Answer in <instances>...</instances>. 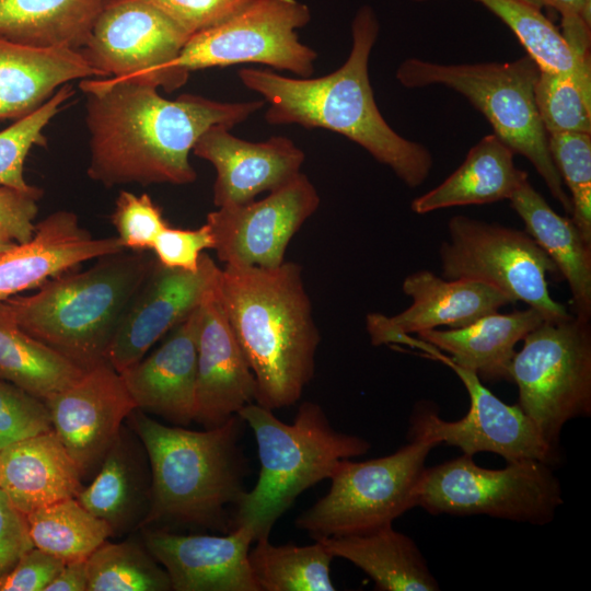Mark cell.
Segmentation results:
<instances>
[{
  "label": "cell",
  "instance_id": "1",
  "mask_svg": "<svg viewBox=\"0 0 591 591\" xmlns=\"http://www.w3.org/2000/svg\"><path fill=\"white\" fill-rule=\"evenodd\" d=\"M80 88L90 135L86 172L105 187L194 183L189 154L200 136L215 125L231 129L265 104L197 94L167 100L153 85L111 78L86 79Z\"/></svg>",
  "mask_w": 591,
  "mask_h": 591
},
{
  "label": "cell",
  "instance_id": "2",
  "mask_svg": "<svg viewBox=\"0 0 591 591\" xmlns=\"http://www.w3.org/2000/svg\"><path fill=\"white\" fill-rule=\"evenodd\" d=\"M352 46L347 60L320 78H290L269 70L242 68V83L260 94L269 124H297L338 132L387 165L408 187L421 185L433 159L421 143L398 135L381 115L369 80L370 53L379 22L370 7H362L352 22Z\"/></svg>",
  "mask_w": 591,
  "mask_h": 591
},
{
  "label": "cell",
  "instance_id": "3",
  "mask_svg": "<svg viewBox=\"0 0 591 591\" xmlns=\"http://www.w3.org/2000/svg\"><path fill=\"white\" fill-rule=\"evenodd\" d=\"M217 294L255 376V403L293 405L314 376L321 341L301 266L225 265Z\"/></svg>",
  "mask_w": 591,
  "mask_h": 591
},
{
  "label": "cell",
  "instance_id": "4",
  "mask_svg": "<svg viewBox=\"0 0 591 591\" xmlns=\"http://www.w3.org/2000/svg\"><path fill=\"white\" fill-rule=\"evenodd\" d=\"M127 419L151 474L150 505L140 529L175 523L229 532L246 491L242 418L235 415L199 431L163 425L137 408Z\"/></svg>",
  "mask_w": 591,
  "mask_h": 591
},
{
  "label": "cell",
  "instance_id": "5",
  "mask_svg": "<svg viewBox=\"0 0 591 591\" xmlns=\"http://www.w3.org/2000/svg\"><path fill=\"white\" fill-rule=\"evenodd\" d=\"M155 258L124 250L82 271H66L30 296L5 300L20 326L83 370L106 351Z\"/></svg>",
  "mask_w": 591,
  "mask_h": 591
},
{
  "label": "cell",
  "instance_id": "6",
  "mask_svg": "<svg viewBox=\"0 0 591 591\" xmlns=\"http://www.w3.org/2000/svg\"><path fill=\"white\" fill-rule=\"evenodd\" d=\"M237 415L255 436L260 467L255 486L234 510L232 528L247 526L254 542L269 538L277 520L303 491L329 479L344 460L371 448L368 440L336 430L314 402H303L292 424L257 403Z\"/></svg>",
  "mask_w": 591,
  "mask_h": 591
},
{
  "label": "cell",
  "instance_id": "7",
  "mask_svg": "<svg viewBox=\"0 0 591 591\" xmlns=\"http://www.w3.org/2000/svg\"><path fill=\"white\" fill-rule=\"evenodd\" d=\"M536 62L526 54L510 62L438 63L404 60L396 79L409 89L443 85L465 96L489 121L494 134L515 154L526 158L552 196L571 216L572 204L548 149L535 103Z\"/></svg>",
  "mask_w": 591,
  "mask_h": 591
},
{
  "label": "cell",
  "instance_id": "8",
  "mask_svg": "<svg viewBox=\"0 0 591 591\" xmlns=\"http://www.w3.org/2000/svg\"><path fill=\"white\" fill-rule=\"evenodd\" d=\"M551 466L524 459L507 462L500 470H488L463 454L425 467L417 488V507L432 514H486L544 525L563 505L561 485Z\"/></svg>",
  "mask_w": 591,
  "mask_h": 591
},
{
  "label": "cell",
  "instance_id": "9",
  "mask_svg": "<svg viewBox=\"0 0 591 591\" xmlns=\"http://www.w3.org/2000/svg\"><path fill=\"white\" fill-rule=\"evenodd\" d=\"M438 444L425 438L392 454L363 461L344 460L326 495L296 520L313 540L369 532L417 507V488L425 462Z\"/></svg>",
  "mask_w": 591,
  "mask_h": 591
},
{
  "label": "cell",
  "instance_id": "10",
  "mask_svg": "<svg viewBox=\"0 0 591 591\" xmlns=\"http://www.w3.org/2000/svg\"><path fill=\"white\" fill-rule=\"evenodd\" d=\"M510 366L518 405L543 439L558 450L563 427L591 415V327L572 315L543 322L523 338Z\"/></svg>",
  "mask_w": 591,
  "mask_h": 591
},
{
  "label": "cell",
  "instance_id": "11",
  "mask_svg": "<svg viewBox=\"0 0 591 591\" xmlns=\"http://www.w3.org/2000/svg\"><path fill=\"white\" fill-rule=\"evenodd\" d=\"M448 232L439 250L443 278L484 282L525 302L545 322L572 316L548 292L546 275L557 274V266L529 234L463 215L450 219Z\"/></svg>",
  "mask_w": 591,
  "mask_h": 591
},
{
  "label": "cell",
  "instance_id": "12",
  "mask_svg": "<svg viewBox=\"0 0 591 591\" xmlns=\"http://www.w3.org/2000/svg\"><path fill=\"white\" fill-rule=\"evenodd\" d=\"M190 35L147 0H108L80 53L100 78L172 92L189 74L175 61Z\"/></svg>",
  "mask_w": 591,
  "mask_h": 591
},
{
  "label": "cell",
  "instance_id": "13",
  "mask_svg": "<svg viewBox=\"0 0 591 591\" xmlns=\"http://www.w3.org/2000/svg\"><path fill=\"white\" fill-rule=\"evenodd\" d=\"M310 19L309 8L297 0H256L228 20L193 34L175 67L189 74L255 62L310 78L317 55L297 33Z\"/></svg>",
  "mask_w": 591,
  "mask_h": 591
},
{
  "label": "cell",
  "instance_id": "14",
  "mask_svg": "<svg viewBox=\"0 0 591 591\" xmlns=\"http://www.w3.org/2000/svg\"><path fill=\"white\" fill-rule=\"evenodd\" d=\"M408 346L424 350L428 357L451 368L470 396L467 414L455 421L440 418L430 408L415 410L410 417V438L456 447L471 456L478 452H493L506 462L533 459L553 465L559 460L558 450L543 439L518 404L503 403L482 384L474 371L455 366L432 345L410 337Z\"/></svg>",
  "mask_w": 591,
  "mask_h": 591
},
{
  "label": "cell",
  "instance_id": "15",
  "mask_svg": "<svg viewBox=\"0 0 591 591\" xmlns=\"http://www.w3.org/2000/svg\"><path fill=\"white\" fill-rule=\"evenodd\" d=\"M320 201L315 186L299 173L264 199L209 212L206 223L219 260L264 268L281 265L291 239L317 210Z\"/></svg>",
  "mask_w": 591,
  "mask_h": 591
},
{
  "label": "cell",
  "instance_id": "16",
  "mask_svg": "<svg viewBox=\"0 0 591 591\" xmlns=\"http://www.w3.org/2000/svg\"><path fill=\"white\" fill-rule=\"evenodd\" d=\"M221 268L202 253L195 271L169 268L155 259L107 351L105 360L123 372L217 291Z\"/></svg>",
  "mask_w": 591,
  "mask_h": 591
},
{
  "label": "cell",
  "instance_id": "17",
  "mask_svg": "<svg viewBox=\"0 0 591 591\" xmlns=\"http://www.w3.org/2000/svg\"><path fill=\"white\" fill-rule=\"evenodd\" d=\"M53 430L82 476L96 468L136 409L120 374L107 362L44 399Z\"/></svg>",
  "mask_w": 591,
  "mask_h": 591
},
{
  "label": "cell",
  "instance_id": "18",
  "mask_svg": "<svg viewBox=\"0 0 591 591\" xmlns=\"http://www.w3.org/2000/svg\"><path fill=\"white\" fill-rule=\"evenodd\" d=\"M141 531L172 590L259 591L248 561L254 535L247 526H234L224 535H183L151 526Z\"/></svg>",
  "mask_w": 591,
  "mask_h": 591
},
{
  "label": "cell",
  "instance_id": "19",
  "mask_svg": "<svg viewBox=\"0 0 591 591\" xmlns=\"http://www.w3.org/2000/svg\"><path fill=\"white\" fill-rule=\"evenodd\" d=\"M403 292L409 308L394 316L367 315V331L374 346L402 344L405 336L438 326L460 328L513 303L497 289L476 280L445 279L429 270L405 278Z\"/></svg>",
  "mask_w": 591,
  "mask_h": 591
},
{
  "label": "cell",
  "instance_id": "20",
  "mask_svg": "<svg viewBox=\"0 0 591 591\" xmlns=\"http://www.w3.org/2000/svg\"><path fill=\"white\" fill-rule=\"evenodd\" d=\"M193 153L216 170L217 208L250 202L293 179L305 154L292 140L275 136L263 142L242 140L224 125L211 126L196 141Z\"/></svg>",
  "mask_w": 591,
  "mask_h": 591
},
{
  "label": "cell",
  "instance_id": "21",
  "mask_svg": "<svg viewBox=\"0 0 591 591\" xmlns=\"http://www.w3.org/2000/svg\"><path fill=\"white\" fill-rule=\"evenodd\" d=\"M257 385L217 291L200 306L194 421L222 425L251 403Z\"/></svg>",
  "mask_w": 591,
  "mask_h": 591
},
{
  "label": "cell",
  "instance_id": "22",
  "mask_svg": "<svg viewBox=\"0 0 591 591\" xmlns=\"http://www.w3.org/2000/svg\"><path fill=\"white\" fill-rule=\"evenodd\" d=\"M124 250L117 236L94 237L74 212H53L36 223L28 242L0 255V301L38 288L81 263Z\"/></svg>",
  "mask_w": 591,
  "mask_h": 591
},
{
  "label": "cell",
  "instance_id": "23",
  "mask_svg": "<svg viewBox=\"0 0 591 591\" xmlns=\"http://www.w3.org/2000/svg\"><path fill=\"white\" fill-rule=\"evenodd\" d=\"M199 316L200 308L150 356L119 373L137 409L175 426L194 421Z\"/></svg>",
  "mask_w": 591,
  "mask_h": 591
},
{
  "label": "cell",
  "instance_id": "24",
  "mask_svg": "<svg viewBox=\"0 0 591 591\" xmlns=\"http://www.w3.org/2000/svg\"><path fill=\"white\" fill-rule=\"evenodd\" d=\"M82 478L53 429L0 450V489L24 514L76 498Z\"/></svg>",
  "mask_w": 591,
  "mask_h": 591
},
{
  "label": "cell",
  "instance_id": "25",
  "mask_svg": "<svg viewBox=\"0 0 591 591\" xmlns=\"http://www.w3.org/2000/svg\"><path fill=\"white\" fill-rule=\"evenodd\" d=\"M97 77L80 50L43 48L0 36V120L20 119L63 84Z\"/></svg>",
  "mask_w": 591,
  "mask_h": 591
},
{
  "label": "cell",
  "instance_id": "26",
  "mask_svg": "<svg viewBox=\"0 0 591 591\" xmlns=\"http://www.w3.org/2000/svg\"><path fill=\"white\" fill-rule=\"evenodd\" d=\"M123 426L101 462L93 482L77 495L92 514L104 520L113 535L140 529L150 505L151 474L146 450Z\"/></svg>",
  "mask_w": 591,
  "mask_h": 591
},
{
  "label": "cell",
  "instance_id": "27",
  "mask_svg": "<svg viewBox=\"0 0 591 591\" xmlns=\"http://www.w3.org/2000/svg\"><path fill=\"white\" fill-rule=\"evenodd\" d=\"M543 322V316L529 308L508 314L495 312L460 328H433L419 332L417 336L445 351L452 363L474 371L479 379L510 380L517 343Z\"/></svg>",
  "mask_w": 591,
  "mask_h": 591
},
{
  "label": "cell",
  "instance_id": "28",
  "mask_svg": "<svg viewBox=\"0 0 591 591\" xmlns=\"http://www.w3.org/2000/svg\"><path fill=\"white\" fill-rule=\"evenodd\" d=\"M525 224L528 234L557 266L568 282L575 316L591 318V243L572 219L561 217L525 179L509 199Z\"/></svg>",
  "mask_w": 591,
  "mask_h": 591
},
{
  "label": "cell",
  "instance_id": "29",
  "mask_svg": "<svg viewBox=\"0 0 591 591\" xmlns=\"http://www.w3.org/2000/svg\"><path fill=\"white\" fill-rule=\"evenodd\" d=\"M513 155L494 132L485 136L449 177L415 198L410 209L424 215L443 208L510 199L528 179V173L515 166Z\"/></svg>",
  "mask_w": 591,
  "mask_h": 591
},
{
  "label": "cell",
  "instance_id": "30",
  "mask_svg": "<svg viewBox=\"0 0 591 591\" xmlns=\"http://www.w3.org/2000/svg\"><path fill=\"white\" fill-rule=\"evenodd\" d=\"M335 557L366 572L381 591H436L439 583L416 543L392 524L349 535L317 538Z\"/></svg>",
  "mask_w": 591,
  "mask_h": 591
},
{
  "label": "cell",
  "instance_id": "31",
  "mask_svg": "<svg viewBox=\"0 0 591 591\" xmlns=\"http://www.w3.org/2000/svg\"><path fill=\"white\" fill-rule=\"evenodd\" d=\"M108 0H0V36L43 48L80 50Z\"/></svg>",
  "mask_w": 591,
  "mask_h": 591
},
{
  "label": "cell",
  "instance_id": "32",
  "mask_svg": "<svg viewBox=\"0 0 591 591\" xmlns=\"http://www.w3.org/2000/svg\"><path fill=\"white\" fill-rule=\"evenodd\" d=\"M82 368L25 332L12 308L0 301V379L42 399L65 389Z\"/></svg>",
  "mask_w": 591,
  "mask_h": 591
},
{
  "label": "cell",
  "instance_id": "33",
  "mask_svg": "<svg viewBox=\"0 0 591 591\" xmlns=\"http://www.w3.org/2000/svg\"><path fill=\"white\" fill-rule=\"evenodd\" d=\"M475 1L514 33L540 70L568 76L586 94L591 95L590 58L576 53L542 10L519 0Z\"/></svg>",
  "mask_w": 591,
  "mask_h": 591
},
{
  "label": "cell",
  "instance_id": "34",
  "mask_svg": "<svg viewBox=\"0 0 591 591\" xmlns=\"http://www.w3.org/2000/svg\"><path fill=\"white\" fill-rule=\"evenodd\" d=\"M248 561L259 591H334L331 564L334 556L323 543L274 545L255 542Z\"/></svg>",
  "mask_w": 591,
  "mask_h": 591
},
{
  "label": "cell",
  "instance_id": "35",
  "mask_svg": "<svg viewBox=\"0 0 591 591\" xmlns=\"http://www.w3.org/2000/svg\"><path fill=\"white\" fill-rule=\"evenodd\" d=\"M25 515L34 546L65 564L85 561L113 535L111 526L86 510L77 498L54 502Z\"/></svg>",
  "mask_w": 591,
  "mask_h": 591
},
{
  "label": "cell",
  "instance_id": "36",
  "mask_svg": "<svg viewBox=\"0 0 591 591\" xmlns=\"http://www.w3.org/2000/svg\"><path fill=\"white\" fill-rule=\"evenodd\" d=\"M86 591H170L166 570L144 544L105 541L86 559Z\"/></svg>",
  "mask_w": 591,
  "mask_h": 591
},
{
  "label": "cell",
  "instance_id": "37",
  "mask_svg": "<svg viewBox=\"0 0 591 591\" xmlns=\"http://www.w3.org/2000/svg\"><path fill=\"white\" fill-rule=\"evenodd\" d=\"M72 95V86L63 84L37 109L0 131V186L34 188L24 177L26 157L34 146H46L44 128Z\"/></svg>",
  "mask_w": 591,
  "mask_h": 591
},
{
  "label": "cell",
  "instance_id": "38",
  "mask_svg": "<svg viewBox=\"0 0 591 591\" xmlns=\"http://www.w3.org/2000/svg\"><path fill=\"white\" fill-rule=\"evenodd\" d=\"M548 149L570 192L571 219L591 243V134H548Z\"/></svg>",
  "mask_w": 591,
  "mask_h": 591
},
{
  "label": "cell",
  "instance_id": "39",
  "mask_svg": "<svg viewBox=\"0 0 591 591\" xmlns=\"http://www.w3.org/2000/svg\"><path fill=\"white\" fill-rule=\"evenodd\" d=\"M534 94L547 134H591V95L570 77L540 70Z\"/></svg>",
  "mask_w": 591,
  "mask_h": 591
},
{
  "label": "cell",
  "instance_id": "40",
  "mask_svg": "<svg viewBox=\"0 0 591 591\" xmlns=\"http://www.w3.org/2000/svg\"><path fill=\"white\" fill-rule=\"evenodd\" d=\"M117 237L125 250L147 252L157 236L169 225L159 207L148 194L121 190L111 216Z\"/></svg>",
  "mask_w": 591,
  "mask_h": 591
},
{
  "label": "cell",
  "instance_id": "41",
  "mask_svg": "<svg viewBox=\"0 0 591 591\" xmlns=\"http://www.w3.org/2000/svg\"><path fill=\"white\" fill-rule=\"evenodd\" d=\"M51 429L44 399L0 379V450Z\"/></svg>",
  "mask_w": 591,
  "mask_h": 591
},
{
  "label": "cell",
  "instance_id": "42",
  "mask_svg": "<svg viewBox=\"0 0 591 591\" xmlns=\"http://www.w3.org/2000/svg\"><path fill=\"white\" fill-rule=\"evenodd\" d=\"M215 241L207 223L198 229L164 228L151 251L159 264L169 268L195 271L206 250H213Z\"/></svg>",
  "mask_w": 591,
  "mask_h": 591
},
{
  "label": "cell",
  "instance_id": "43",
  "mask_svg": "<svg viewBox=\"0 0 591 591\" xmlns=\"http://www.w3.org/2000/svg\"><path fill=\"white\" fill-rule=\"evenodd\" d=\"M190 36L236 14L256 0H147Z\"/></svg>",
  "mask_w": 591,
  "mask_h": 591
},
{
  "label": "cell",
  "instance_id": "44",
  "mask_svg": "<svg viewBox=\"0 0 591 591\" xmlns=\"http://www.w3.org/2000/svg\"><path fill=\"white\" fill-rule=\"evenodd\" d=\"M42 195L36 186L31 190L0 186V232L18 244L28 242L35 232Z\"/></svg>",
  "mask_w": 591,
  "mask_h": 591
},
{
  "label": "cell",
  "instance_id": "45",
  "mask_svg": "<svg viewBox=\"0 0 591 591\" xmlns=\"http://www.w3.org/2000/svg\"><path fill=\"white\" fill-rule=\"evenodd\" d=\"M63 565L58 557L34 546L0 579V591H45Z\"/></svg>",
  "mask_w": 591,
  "mask_h": 591
},
{
  "label": "cell",
  "instance_id": "46",
  "mask_svg": "<svg viewBox=\"0 0 591 591\" xmlns=\"http://www.w3.org/2000/svg\"><path fill=\"white\" fill-rule=\"evenodd\" d=\"M33 547L26 515L0 489V579Z\"/></svg>",
  "mask_w": 591,
  "mask_h": 591
},
{
  "label": "cell",
  "instance_id": "47",
  "mask_svg": "<svg viewBox=\"0 0 591 591\" xmlns=\"http://www.w3.org/2000/svg\"><path fill=\"white\" fill-rule=\"evenodd\" d=\"M88 568L85 561L66 563L45 591H86Z\"/></svg>",
  "mask_w": 591,
  "mask_h": 591
},
{
  "label": "cell",
  "instance_id": "48",
  "mask_svg": "<svg viewBox=\"0 0 591 591\" xmlns=\"http://www.w3.org/2000/svg\"><path fill=\"white\" fill-rule=\"evenodd\" d=\"M535 9L552 8L561 18H580L591 23V0H519Z\"/></svg>",
  "mask_w": 591,
  "mask_h": 591
},
{
  "label": "cell",
  "instance_id": "49",
  "mask_svg": "<svg viewBox=\"0 0 591 591\" xmlns=\"http://www.w3.org/2000/svg\"><path fill=\"white\" fill-rule=\"evenodd\" d=\"M16 244L18 243H15L12 239L0 232V255L9 251Z\"/></svg>",
  "mask_w": 591,
  "mask_h": 591
}]
</instances>
